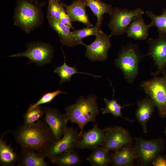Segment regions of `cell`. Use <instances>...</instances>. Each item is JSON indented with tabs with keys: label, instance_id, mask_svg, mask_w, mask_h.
Listing matches in <instances>:
<instances>
[{
	"label": "cell",
	"instance_id": "ba28073f",
	"mask_svg": "<svg viewBox=\"0 0 166 166\" xmlns=\"http://www.w3.org/2000/svg\"><path fill=\"white\" fill-rule=\"evenodd\" d=\"M144 14L140 8L133 10L119 7L113 8L108 26L112 36H121L126 33V30L132 22L137 17Z\"/></svg>",
	"mask_w": 166,
	"mask_h": 166
},
{
	"label": "cell",
	"instance_id": "74e56055",
	"mask_svg": "<svg viewBox=\"0 0 166 166\" xmlns=\"http://www.w3.org/2000/svg\"></svg>",
	"mask_w": 166,
	"mask_h": 166
},
{
	"label": "cell",
	"instance_id": "e0dca14e",
	"mask_svg": "<svg viewBox=\"0 0 166 166\" xmlns=\"http://www.w3.org/2000/svg\"><path fill=\"white\" fill-rule=\"evenodd\" d=\"M110 157L113 166H131L137 158V154L135 147L129 144L115 151Z\"/></svg>",
	"mask_w": 166,
	"mask_h": 166
},
{
	"label": "cell",
	"instance_id": "ac0fdd59",
	"mask_svg": "<svg viewBox=\"0 0 166 166\" xmlns=\"http://www.w3.org/2000/svg\"><path fill=\"white\" fill-rule=\"evenodd\" d=\"M152 26V22L146 24L141 15L133 20L128 27L126 33L127 36L135 40H144L147 38L149 29Z\"/></svg>",
	"mask_w": 166,
	"mask_h": 166
},
{
	"label": "cell",
	"instance_id": "83f0119b",
	"mask_svg": "<svg viewBox=\"0 0 166 166\" xmlns=\"http://www.w3.org/2000/svg\"><path fill=\"white\" fill-rule=\"evenodd\" d=\"M101 29L96 26L84 28L82 29L74 30L72 31V34L75 40L79 44H82V40L85 38L91 35L96 36L101 32Z\"/></svg>",
	"mask_w": 166,
	"mask_h": 166
},
{
	"label": "cell",
	"instance_id": "ffe728a7",
	"mask_svg": "<svg viewBox=\"0 0 166 166\" xmlns=\"http://www.w3.org/2000/svg\"><path fill=\"white\" fill-rule=\"evenodd\" d=\"M43 155L30 148L22 149L19 156L17 166H48Z\"/></svg>",
	"mask_w": 166,
	"mask_h": 166
},
{
	"label": "cell",
	"instance_id": "d4e9b609",
	"mask_svg": "<svg viewBox=\"0 0 166 166\" xmlns=\"http://www.w3.org/2000/svg\"><path fill=\"white\" fill-rule=\"evenodd\" d=\"M64 61L63 64L57 67L53 71L54 72L57 73L60 77V84L62 82L70 81L72 76L77 73L88 74L93 76L95 78L101 77V76L95 75L89 73L77 71L78 69L76 68L75 65L73 67H71L66 64L65 60V56L64 53Z\"/></svg>",
	"mask_w": 166,
	"mask_h": 166
},
{
	"label": "cell",
	"instance_id": "8d00e7d4",
	"mask_svg": "<svg viewBox=\"0 0 166 166\" xmlns=\"http://www.w3.org/2000/svg\"><path fill=\"white\" fill-rule=\"evenodd\" d=\"M165 129H166V128H165Z\"/></svg>",
	"mask_w": 166,
	"mask_h": 166
},
{
	"label": "cell",
	"instance_id": "7402d4cb",
	"mask_svg": "<svg viewBox=\"0 0 166 166\" xmlns=\"http://www.w3.org/2000/svg\"><path fill=\"white\" fill-rule=\"evenodd\" d=\"M3 134L0 139V164L2 166H14L18 162L19 156L14 152L11 144L7 145L6 140H3Z\"/></svg>",
	"mask_w": 166,
	"mask_h": 166
},
{
	"label": "cell",
	"instance_id": "9c48e42d",
	"mask_svg": "<svg viewBox=\"0 0 166 166\" xmlns=\"http://www.w3.org/2000/svg\"><path fill=\"white\" fill-rule=\"evenodd\" d=\"M148 53L142 57L149 56L154 61V65L157 66V70L151 72L152 75L156 76L166 73V34H159L155 39L149 38Z\"/></svg>",
	"mask_w": 166,
	"mask_h": 166
},
{
	"label": "cell",
	"instance_id": "277c9868",
	"mask_svg": "<svg viewBox=\"0 0 166 166\" xmlns=\"http://www.w3.org/2000/svg\"><path fill=\"white\" fill-rule=\"evenodd\" d=\"M142 57L137 45L131 42L123 46L119 52L115 65L122 71L128 83H132L137 77L139 64Z\"/></svg>",
	"mask_w": 166,
	"mask_h": 166
},
{
	"label": "cell",
	"instance_id": "603a6c76",
	"mask_svg": "<svg viewBox=\"0 0 166 166\" xmlns=\"http://www.w3.org/2000/svg\"><path fill=\"white\" fill-rule=\"evenodd\" d=\"M109 151L102 146H99L93 150L87 160L93 166H108L112 162Z\"/></svg>",
	"mask_w": 166,
	"mask_h": 166
},
{
	"label": "cell",
	"instance_id": "4fadbf2b",
	"mask_svg": "<svg viewBox=\"0 0 166 166\" xmlns=\"http://www.w3.org/2000/svg\"><path fill=\"white\" fill-rule=\"evenodd\" d=\"M43 109L45 116L42 119L51 128L55 141H58L62 137L67 127L68 121L66 116L57 109L46 107Z\"/></svg>",
	"mask_w": 166,
	"mask_h": 166
},
{
	"label": "cell",
	"instance_id": "5b68a950",
	"mask_svg": "<svg viewBox=\"0 0 166 166\" xmlns=\"http://www.w3.org/2000/svg\"><path fill=\"white\" fill-rule=\"evenodd\" d=\"M140 86L157 107L159 116L166 117V73L142 81Z\"/></svg>",
	"mask_w": 166,
	"mask_h": 166
},
{
	"label": "cell",
	"instance_id": "f546056e",
	"mask_svg": "<svg viewBox=\"0 0 166 166\" xmlns=\"http://www.w3.org/2000/svg\"><path fill=\"white\" fill-rule=\"evenodd\" d=\"M61 93L67 94L66 93L62 92L59 90L52 92H46L43 94L39 100L36 103L30 104L28 110L32 109L42 104L50 103L56 96Z\"/></svg>",
	"mask_w": 166,
	"mask_h": 166
},
{
	"label": "cell",
	"instance_id": "3957f363",
	"mask_svg": "<svg viewBox=\"0 0 166 166\" xmlns=\"http://www.w3.org/2000/svg\"><path fill=\"white\" fill-rule=\"evenodd\" d=\"M95 95H88L86 98L82 96L79 97L74 104L65 108L68 121L78 124L81 129L80 135L83 133L84 128L90 122H96L100 110Z\"/></svg>",
	"mask_w": 166,
	"mask_h": 166
},
{
	"label": "cell",
	"instance_id": "8992f818",
	"mask_svg": "<svg viewBox=\"0 0 166 166\" xmlns=\"http://www.w3.org/2000/svg\"><path fill=\"white\" fill-rule=\"evenodd\" d=\"M82 135L72 127H67L59 140L50 141L47 144L43 156L51 162L56 156L65 152L74 151L75 146Z\"/></svg>",
	"mask_w": 166,
	"mask_h": 166
},
{
	"label": "cell",
	"instance_id": "6da1fadb",
	"mask_svg": "<svg viewBox=\"0 0 166 166\" xmlns=\"http://www.w3.org/2000/svg\"><path fill=\"white\" fill-rule=\"evenodd\" d=\"M11 133L22 149L31 148L42 155L48 143L55 141L49 127L40 119L27 125L18 126Z\"/></svg>",
	"mask_w": 166,
	"mask_h": 166
},
{
	"label": "cell",
	"instance_id": "52a82bcc",
	"mask_svg": "<svg viewBox=\"0 0 166 166\" xmlns=\"http://www.w3.org/2000/svg\"><path fill=\"white\" fill-rule=\"evenodd\" d=\"M26 46V49L24 52L13 54L7 57H25L30 60L27 64L35 63L39 66L51 62L54 49L49 44L41 41H36L27 43Z\"/></svg>",
	"mask_w": 166,
	"mask_h": 166
},
{
	"label": "cell",
	"instance_id": "44dd1931",
	"mask_svg": "<svg viewBox=\"0 0 166 166\" xmlns=\"http://www.w3.org/2000/svg\"><path fill=\"white\" fill-rule=\"evenodd\" d=\"M85 6L91 9L94 14L97 17V20L95 25L101 29L104 14H108L110 15L112 11V6L105 3L101 0H81Z\"/></svg>",
	"mask_w": 166,
	"mask_h": 166
},
{
	"label": "cell",
	"instance_id": "484cf974",
	"mask_svg": "<svg viewBox=\"0 0 166 166\" xmlns=\"http://www.w3.org/2000/svg\"><path fill=\"white\" fill-rule=\"evenodd\" d=\"M113 98L112 100H110L109 99L104 98V101L105 102V108H101V109L102 111V113L105 114L106 113H111L115 117H121L131 122H133V120H131L127 118L123 117L122 116V113L121 112V109L125 107L129 106L134 104H125L123 106H121L117 103V100L114 99V90L113 89Z\"/></svg>",
	"mask_w": 166,
	"mask_h": 166
},
{
	"label": "cell",
	"instance_id": "f1b7e54d",
	"mask_svg": "<svg viewBox=\"0 0 166 166\" xmlns=\"http://www.w3.org/2000/svg\"><path fill=\"white\" fill-rule=\"evenodd\" d=\"M44 114L43 108L41 105L31 110H27L23 115V125H27L37 121L42 118Z\"/></svg>",
	"mask_w": 166,
	"mask_h": 166
},
{
	"label": "cell",
	"instance_id": "e575fe53",
	"mask_svg": "<svg viewBox=\"0 0 166 166\" xmlns=\"http://www.w3.org/2000/svg\"><path fill=\"white\" fill-rule=\"evenodd\" d=\"M164 132H165V134L166 135V129H165V130H164Z\"/></svg>",
	"mask_w": 166,
	"mask_h": 166
},
{
	"label": "cell",
	"instance_id": "4316f807",
	"mask_svg": "<svg viewBox=\"0 0 166 166\" xmlns=\"http://www.w3.org/2000/svg\"><path fill=\"white\" fill-rule=\"evenodd\" d=\"M163 10L162 14L160 15L155 14L151 10L146 12L147 16L151 18L159 34H166V8H163Z\"/></svg>",
	"mask_w": 166,
	"mask_h": 166
},
{
	"label": "cell",
	"instance_id": "7a4b0ae2",
	"mask_svg": "<svg viewBox=\"0 0 166 166\" xmlns=\"http://www.w3.org/2000/svg\"><path fill=\"white\" fill-rule=\"evenodd\" d=\"M46 3H36L30 0H17L13 17L14 25L27 34L41 26L44 21L42 8Z\"/></svg>",
	"mask_w": 166,
	"mask_h": 166
},
{
	"label": "cell",
	"instance_id": "9a60e30c",
	"mask_svg": "<svg viewBox=\"0 0 166 166\" xmlns=\"http://www.w3.org/2000/svg\"><path fill=\"white\" fill-rule=\"evenodd\" d=\"M47 18L50 27L57 34L63 45L73 47L79 44L75 40L69 27L47 14Z\"/></svg>",
	"mask_w": 166,
	"mask_h": 166
},
{
	"label": "cell",
	"instance_id": "d6986e66",
	"mask_svg": "<svg viewBox=\"0 0 166 166\" xmlns=\"http://www.w3.org/2000/svg\"><path fill=\"white\" fill-rule=\"evenodd\" d=\"M138 108L135 116L141 124L144 133L147 132V123L155 109L154 104L149 97H146L138 102Z\"/></svg>",
	"mask_w": 166,
	"mask_h": 166
},
{
	"label": "cell",
	"instance_id": "836d02e7",
	"mask_svg": "<svg viewBox=\"0 0 166 166\" xmlns=\"http://www.w3.org/2000/svg\"><path fill=\"white\" fill-rule=\"evenodd\" d=\"M31 1H33V2L38 3L39 2V0H30Z\"/></svg>",
	"mask_w": 166,
	"mask_h": 166
},
{
	"label": "cell",
	"instance_id": "30bf717a",
	"mask_svg": "<svg viewBox=\"0 0 166 166\" xmlns=\"http://www.w3.org/2000/svg\"><path fill=\"white\" fill-rule=\"evenodd\" d=\"M163 148L162 140L159 139L146 140L136 139L135 148L140 164L148 165L160 154Z\"/></svg>",
	"mask_w": 166,
	"mask_h": 166
},
{
	"label": "cell",
	"instance_id": "8fae6325",
	"mask_svg": "<svg viewBox=\"0 0 166 166\" xmlns=\"http://www.w3.org/2000/svg\"><path fill=\"white\" fill-rule=\"evenodd\" d=\"M111 37L102 31L95 36V40L90 44L87 45L83 43L82 45L86 48L85 56L92 61H106L111 45Z\"/></svg>",
	"mask_w": 166,
	"mask_h": 166
},
{
	"label": "cell",
	"instance_id": "cb8c5ba5",
	"mask_svg": "<svg viewBox=\"0 0 166 166\" xmlns=\"http://www.w3.org/2000/svg\"><path fill=\"white\" fill-rule=\"evenodd\" d=\"M51 162L58 166H75L82 161L78 153L74 151H68L56 156Z\"/></svg>",
	"mask_w": 166,
	"mask_h": 166
},
{
	"label": "cell",
	"instance_id": "d6a6232c",
	"mask_svg": "<svg viewBox=\"0 0 166 166\" xmlns=\"http://www.w3.org/2000/svg\"><path fill=\"white\" fill-rule=\"evenodd\" d=\"M151 164L154 166H166V155L157 156Z\"/></svg>",
	"mask_w": 166,
	"mask_h": 166
},
{
	"label": "cell",
	"instance_id": "5bb4252c",
	"mask_svg": "<svg viewBox=\"0 0 166 166\" xmlns=\"http://www.w3.org/2000/svg\"><path fill=\"white\" fill-rule=\"evenodd\" d=\"M106 128H99L97 123L94 124L93 127L83 133L82 137L77 143L75 148L93 150L101 145L104 141Z\"/></svg>",
	"mask_w": 166,
	"mask_h": 166
},
{
	"label": "cell",
	"instance_id": "d590c367",
	"mask_svg": "<svg viewBox=\"0 0 166 166\" xmlns=\"http://www.w3.org/2000/svg\"><path fill=\"white\" fill-rule=\"evenodd\" d=\"M55 0V1H59V0Z\"/></svg>",
	"mask_w": 166,
	"mask_h": 166
},
{
	"label": "cell",
	"instance_id": "4dcf8cb0",
	"mask_svg": "<svg viewBox=\"0 0 166 166\" xmlns=\"http://www.w3.org/2000/svg\"><path fill=\"white\" fill-rule=\"evenodd\" d=\"M64 8L62 2L60 1L49 0L47 14L59 20L61 11Z\"/></svg>",
	"mask_w": 166,
	"mask_h": 166
},
{
	"label": "cell",
	"instance_id": "2e32d148",
	"mask_svg": "<svg viewBox=\"0 0 166 166\" xmlns=\"http://www.w3.org/2000/svg\"><path fill=\"white\" fill-rule=\"evenodd\" d=\"M65 10L71 22H81L88 27H93L85 9V6L81 0H74L69 5L62 2Z\"/></svg>",
	"mask_w": 166,
	"mask_h": 166
},
{
	"label": "cell",
	"instance_id": "7c38bea8",
	"mask_svg": "<svg viewBox=\"0 0 166 166\" xmlns=\"http://www.w3.org/2000/svg\"><path fill=\"white\" fill-rule=\"evenodd\" d=\"M132 139L128 131L120 126L106 128L105 139L101 146L109 151H116L131 144Z\"/></svg>",
	"mask_w": 166,
	"mask_h": 166
},
{
	"label": "cell",
	"instance_id": "1f68e13d",
	"mask_svg": "<svg viewBox=\"0 0 166 166\" xmlns=\"http://www.w3.org/2000/svg\"><path fill=\"white\" fill-rule=\"evenodd\" d=\"M59 20L63 24L68 26L70 29L74 30L72 25L70 18L66 12L64 8L61 11Z\"/></svg>",
	"mask_w": 166,
	"mask_h": 166
}]
</instances>
